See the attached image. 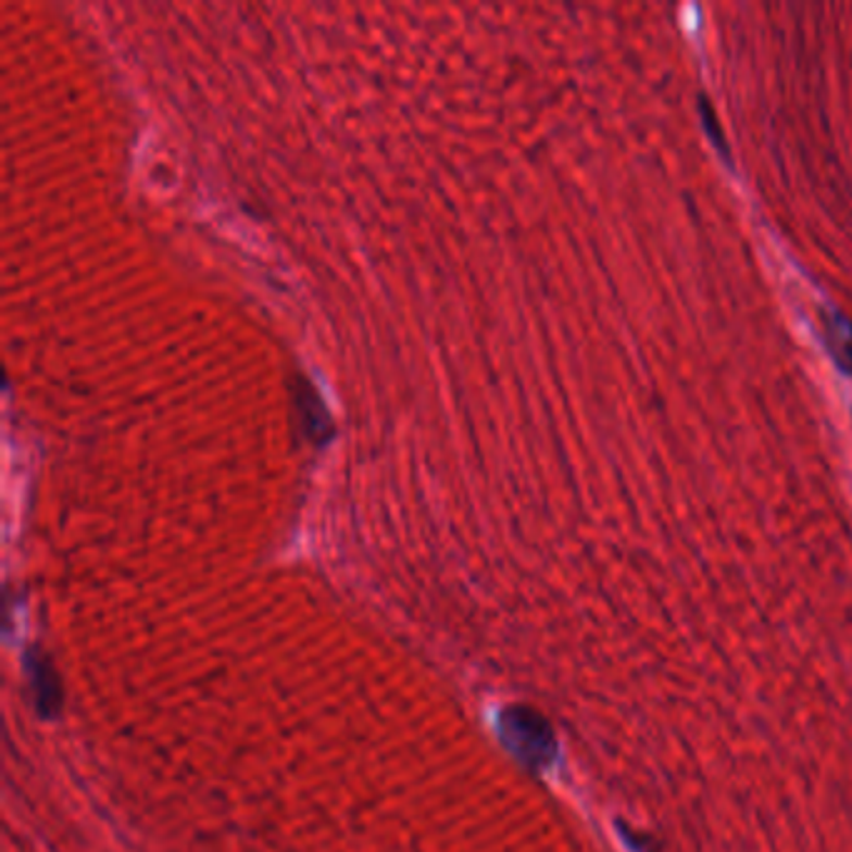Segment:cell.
<instances>
[{
    "label": "cell",
    "mask_w": 852,
    "mask_h": 852,
    "mask_svg": "<svg viewBox=\"0 0 852 852\" xmlns=\"http://www.w3.org/2000/svg\"><path fill=\"white\" fill-rule=\"evenodd\" d=\"M820 325L835 363L845 373H852V323L842 313L830 311L823 315Z\"/></svg>",
    "instance_id": "cell-3"
},
{
    "label": "cell",
    "mask_w": 852,
    "mask_h": 852,
    "mask_svg": "<svg viewBox=\"0 0 852 852\" xmlns=\"http://www.w3.org/2000/svg\"><path fill=\"white\" fill-rule=\"evenodd\" d=\"M703 113H705V128H707V133L713 130V140L717 146H721L723 150H725V143H723V133H721V128H717V118H715V113H713V108H707V100L703 98ZM725 153H728V150H725Z\"/></svg>",
    "instance_id": "cell-4"
},
{
    "label": "cell",
    "mask_w": 852,
    "mask_h": 852,
    "mask_svg": "<svg viewBox=\"0 0 852 852\" xmlns=\"http://www.w3.org/2000/svg\"><path fill=\"white\" fill-rule=\"evenodd\" d=\"M503 738L513 753L530 767H546L555 755V735L550 723L532 707H508L500 717Z\"/></svg>",
    "instance_id": "cell-1"
},
{
    "label": "cell",
    "mask_w": 852,
    "mask_h": 852,
    "mask_svg": "<svg viewBox=\"0 0 852 852\" xmlns=\"http://www.w3.org/2000/svg\"><path fill=\"white\" fill-rule=\"evenodd\" d=\"M25 667H28L33 692H36V703L40 715H55L58 707L63 705V690H61V678L50 665V660L38 653V650H30L28 657H25Z\"/></svg>",
    "instance_id": "cell-2"
}]
</instances>
